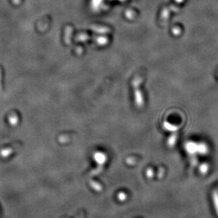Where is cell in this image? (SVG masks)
Masks as SVG:
<instances>
[{
	"label": "cell",
	"instance_id": "1",
	"mask_svg": "<svg viewBox=\"0 0 218 218\" xmlns=\"http://www.w3.org/2000/svg\"><path fill=\"white\" fill-rule=\"evenodd\" d=\"M208 148L206 144H204V143H200L199 145H198V152L200 155H206V154L208 152Z\"/></svg>",
	"mask_w": 218,
	"mask_h": 218
},
{
	"label": "cell",
	"instance_id": "2",
	"mask_svg": "<svg viewBox=\"0 0 218 218\" xmlns=\"http://www.w3.org/2000/svg\"><path fill=\"white\" fill-rule=\"evenodd\" d=\"M213 202H214V206L216 210V213L218 215V193L217 191H214L213 193Z\"/></svg>",
	"mask_w": 218,
	"mask_h": 218
},
{
	"label": "cell",
	"instance_id": "3",
	"mask_svg": "<svg viewBox=\"0 0 218 218\" xmlns=\"http://www.w3.org/2000/svg\"><path fill=\"white\" fill-rule=\"evenodd\" d=\"M189 151L191 153H195L198 152V145L195 143H189Z\"/></svg>",
	"mask_w": 218,
	"mask_h": 218
},
{
	"label": "cell",
	"instance_id": "4",
	"mask_svg": "<svg viewBox=\"0 0 218 218\" xmlns=\"http://www.w3.org/2000/svg\"><path fill=\"white\" fill-rule=\"evenodd\" d=\"M200 172L202 173V174H206L207 172H208V164H203L201 166H200Z\"/></svg>",
	"mask_w": 218,
	"mask_h": 218
}]
</instances>
